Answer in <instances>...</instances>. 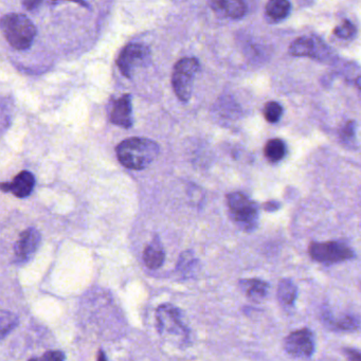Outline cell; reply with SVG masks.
I'll return each instance as SVG.
<instances>
[{
    "label": "cell",
    "instance_id": "obj_13",
    "mask_svg": "<svg viewBox=\"0 0 361 361\" xmlns=\"http://www.w3.org/2000/svg\"><path fill=\"white\" fill-rule=\"evenodd\" d=\"M166 259V253L164 247L159 241L158 237H155L153 242L146 246L143 253V261L150 269H157L162 267Z\"/></svg>",
    "mask_w": 361,
    "mask_h": 361
},
{
    "label": "cell",
    "instance_id": "obj_26",
    "mask_svg": "<svg viewBox=\"0 0 361 361\" xmlns=\"http://www.w3.org/2000/svg\"><path fill=\"white\" fill-rule=\"evenodd\" d=\"M346 354H348V358L352 361H360V354L358 351L356 350H346Z\"/></svg>",
    "mask_w": 361,
    "mask_h": 361
},
{
    "label": "cell",
    "instance_id": "obj_25",
    "mask_svg": "<svg viewBox=\"0 0 361 361\" xmlns=\"http://www.w3.org/2000/svg\"><path fill=\"white\" fill-rule=\"evenodd\" d=\"M43 361H65V355L61 351H49L45 354Z\"/></svg>",
    "mask_w": 361,
    "mask_h": 361
},
{
    "label": "cell",
    "instance_id": "obj_1",
    "mask_svg": "<svg viewBox=\"0 0 361 361\" xmlns=\"http://www.w3.org/2000/svg\"><path fill=\"white\" fill-rule=\"evenodd\" d=\"M120 164L131 170H144L156 160L160 153L157 142L148 138H129L115 148Z\"/></svg>",
    "mask_w": 361,
    "mask_h": 361
},
{
    "label": "cell",
    "instance_id": "obj_27",
    "mask_svg": "<svg viewBox=\"0 0 361 361\" xmlns=\"http://www.w3.org/2000/svg\"><path fill=\"white\" fill-rule=\"evenodd\" d=\"M278 203H276V201H270V203H267L265 205V209L268 210V211H274V210L278 209Z\"/></svg>",
    "mask_w": 361,
    "mask_h": 361
},
{
    "label": "cell",
    "instance_id": "obj_28",
    "mask_svg": "<svg viewBox=\"0 0 361 361\" xmlns=\"http://www.w3.org/2000/svg\"><path fill=\"white\" fill-rule=\"evenodd\" d=\"M98 361H108L107 360L106 355H105L103 351H100V352L98 353Z\"/></svg>",
    "mask_w": 361,
    "mask_h": 361
},
{
    "label": "cell",
    "instance_id": "obj_29",
    "mask_svg": "<svg viewBox=\"0 0 361 361\" xmlns=\"http://www.w3.org/2000/svg\"><path fill=\"white\" fill-rule=\"evenodd\" d=\"M30 361H43V360H38V359H31Z\"/></svg>",
    "mask_w": 361,
    "mask_h": 361
},
{
    "label": "cell",
    "instance_id": "obj_7",
    "mask_svg": "<svg viewBox=\"0 0 361 361\" xmlns=\"http://www.w3.org/2000/svg\"><path fill=\"white\" fill-rule=\"evenodd\" d=\"M157 325L160 334H172V335L187 336V330L181 321L180 311L170 304L159 306L156 313Z\"/></svg>",
    "mask_w": 361,
    "mask_h": 361
},
{
    "label": "cell",
    "instance_id": "obj_5",
    "mask_svg": "<svg viewBox=\"0 0 361 361\" xmlns=\"http://www.w3.org/2000/svg\"><path fill=\"white\" fill-rule=\"evenodd\" d=\"M309 255L315 261L325 264L340 263L355 257L353 249L340 242L311 243Z\"/></svg>",
    "mask_w": 361,
    "mask_h": 361
},
{
    "label": "cell",
    "instance_id": "obj_20",
    "mask_svg": "<svg viewBox=\"0 0 361 361\" xmlns=\"http://www.w3.org/2000/svg\"><path fill=\"white\" fill-rule=\"evenodd\" d=\"M282 115H283V107L280 103L276 102V101L266 103L265 107H264V117L267 122H278Z\"/></svg>",
    "mask_w": 361,
    "mask_h": 361
},
{
    "label": "cell",
    "instance_id": "obj_11",
    "mask_svg": "<svg viewBox=\"0 0 361 361\" xmlns=\"http://www.w3.org/2000/svg\"><path fill=\"white\" fill-rule=\"evenodd\" d=\"M41 233L34 228L27 229L20 234L15 245V259L17 263H26L31 259L41 244Z\"/></svg>",
    "mask_w": 361,
    "mask_h": 361
},
{
    "label": "cell",
    "instance_id": "obj_22",
    "mask_svg": "<svg viewBox=\"0 0 361 361\" xmlns=\"http://www.w3.org/2000/svg\"><path fill=\"white\" fill-rule=\"evenodd\" d=\"M332 325L335 327L336 330H339V331H355V330L358 329L359 320L357 318L353 317V316H346V317L338 320L337 323H332Z\"/></svg>",
    "mask_w": 361,
    "mask_h": 361
},
{
    "label": "cell",
    "instance_id": "obj_2",
    "mask_svg": "<svg viewBox=\"0 0 361 361\" xmlns=\"http://www.w3.org/2000/svg\"><path fill=\"white\" fill-rule=\"evenodd\" d=\"M0 29L8 43L16 50L30 48L36 35V28L32 20L20 13L3 16L0 20Z\"/></svg>",
    "mask_w": 361,
    "mask_h": 361
},
{
    "label": "cell",
    "instance_id": "obj_23",
    "mask_svg": "<svg viewBox=\"0 0 361 361\" xmlns=\"http://www.w3.org/2000/svg\"><path fill=\"white\" fill-rule=\"evenodd\" d=\"M194 263H196V259L194 257L193 253L187 251L181 255L177 267L183 274V272L190 271L191 267H193Z\"/></svg>",
    "mask_w": 361,
    "mask_h": 361
},
{
    "label": "cell",
    "instance_id": "obj_9",
    "mask_svg": "<svg viewBox=\"0 0 361 361\" xmlns=\"http://www.w3.org/2000/svg\"><path fill=\"white\" fill-rule=\"evenodd\" d=\"M290 55L292 57H311V59L323 61L329 59V48L315 37L301 36L292 43Z\"/></svg>",
    "mask_w": 361,
    "mask_h": 361
},
{
    "label": "cell",
    "instance_id": "obj_8",
    "mask_svg": "<svg viewBox=\"0 0 361 361\" xmlns=\"http://www.w3.org/2000/svg\"><path fill=\"white\" fill-rule=\"evenodd\" d=\"M284 348L295 358L307 359L315 351V337L309 329L292 332L286 337Z\"/></svg>",
    "mask_w": 361,
    "mask_h": 361
},
{
    "label": "cell",
    "instance_id": "obj_3",
    "mask_svg": "<svg viewBox=\"0 0 361 361\" xmlns=\"http://www.w3.org/2000/svg\"><path fill=\"white\" fill-rule=\"evenodd\" d=\"M229 212L237 226L243 230H255L259 224V207L248 196L234 192L227 196Z\"/></svg>",
    "mask_w": 361,
    "mask_h": 361
},
{
    "label": "cell",
    "instance_id": "obj_10",
    "mask_svg": "<svg viewBox=\"0 0 361 361\" xmlns=\"http://www.w3.org/2000/svg\"><path fill=\"white\" fill-rule=\"evenodd\" d=\"M109 120L113 125L123 129L133 127V107H132V97L129 94H125L121 98L113 101L109 111Z\"/></svg>",
    "mask_w": 361,
    "mask_h": 361
},
{
    "label": "cell",
    "instance_id": "obj_17",
    "mask_svg": "<svg viewBox=\"0 0 361 361\" xmlns=\"http://www.w3.org/2000/svg\"><path fill=\"white\" fill-rule=\"evenodd\" d=\"M297 286L292 280L284 278L281 281L278 288V299L281 304L285 307H292L297 298Z\"/></svg>",
    "mask_w": 361,
    "mask_h": 361
},
{
    "label": "cell",
    "instance_id": "obj_14",
    "mask_svg": "<svg viewBox=\"0 0 361 361\" xmlns=\"http://www.w3.org/2000/svg\"><path fill=\"white\" fill-rule=\"evenodd\" d=\"M292 10V3L286 0H272L266 5L265 15L270 22H280L288 18Z\"/></svg>",
    "mask_w": 361,
    "mask_h": 361
},
{
    "label": "cell",
    "instance_id": "obj_18",
    "mask_svg": "<svg viewBox=\"0 0 361 361\" xmlns=\"http://www.w3.org/2000/svg\"><path fill=\"white\" fill-rule=\"evenodd\" d=\"M286 152L285 142L276 138L269 140L264 148V155L270 162H281L285 157Z\"/></svg>",
    "mask_w": 361,
    "mask_h": 361
},
{
    "label": "cell",
    "instance_id": "obj_19",
    "mask_svg": "<svg viewBox=\"0 0 361 361\" xmlns=\"http://www.w3.org/2000/svg\"><path fill=\"white\" fill-rule=\"evenodd\" d=\"M17 325V316L10 311H0V340L11 333Z\"/></svg>",
    "mask_w": 361,
    "mask_h": 361
},
{
    "label": "cell",
    "instance_id": "obj_21",
    "mask_svg": "<svg viewBox=\"0 0 361 361\" xmlns=\"http://www.w3.org/2000/svg\"><path fill=\"white\" fill-rule=\"evenodd\" d=\"M357 29L354 24L350 22V20H344L339 26L336 27L334 33L336 36L339 37L341 39H351L356 34Z\"/></svg>",
    "mask_w": 361,
    "mask_h": 361
},
{
    "label": "cell",
    "instance_id": "obj_4",
    "mask_svg": "<svg viewBox=\"0 0 361 361\" xmlns=\"http://www.w3.org/2000/svg\"><path fill=\"white\" fill-rule=\"evenodd\" d=\"M199 70V62L193 57H185L177 62L172 76V85L177 98L187 103L193 92L195 76Z\"/></svg>",
    "mask_w": 361,
    "mask_h": 361
},
{
    "label": "cell",
    "instance_id": "obj_15",
    "mask_svg": "<svg viewBox=\"0 0 361 361\" xmlns=\"http://www.w3.org/2000/svg\"><path fill=\"white\" fill-rule=\"evenodd\" d=\"M239 284L246 296L255 302L263 300L267 295L268 288H269V285L266 282L257 280V278L243 280L239 282Z\"/></svg>",
    "mask_w": 361,
    "mask_h": 361
},
{
    "label": "cell",
    "instance_id": "obj_6",
    "mask_svg": "<svg viewBox=\"0 0 361 361\" xmlns=\"http://www.w3.org/2000/svg\"><path fill=\"white\" fill-rule=\"evenodd\" d=\"M150 50L142 44L127 45L118 57L117 65L120 71L127 78H132L134 72L148 65Z\"/></svg>",
    "mask_w": 361,
    "mask_h": 361
},
{
    "label": "cell",
    "instance_id": "obj_16",
    "mask_svg": "<svg viewBox=\"0 0 361 361\" xmlns=\"http://www.w3.org/2000/svg\"><path fill=\"white\" fill-rule=\"evenodd\" d=\"M215 9L222 11L228 17L237 20L242 18L247 13L246 3L239 0H225V1H216L213 3Z\"/></svg>",
    "mask_w": 361,
    "mask_h": 361
},
{
    "label": "cell",
    "instance_id": "obj_24",
    "mask_svg": "<svg viewBox=\"0 0 361 361\" xmlns=\"http://www.w3.org/2000/svg\"><path fill=\"white\" fill-rule=\"evenodd\" d=\"M355 131H356V123L354 121L346 123L341 132V137L344 138V141L354 142V138L356 136Z\"/></svg>",
    "mask_w": 361,
    "mask_h": 361
},
{
    "label": "cell",
    "instance_id": "obj_12",
    "mask_svg": "<svg viewBox=\"0 0 361 361\" xmlns=\"http://www.w3.org/2000/svg\"><path fill=\"white\" fill-rule=\"evenodd\" d=\"M35 185V177L28 171H22L12 183H0V190L11 192L18 198H24L32 193Z\"/></svg>",
    "mask_w": 361,
    "mask_h": 361
}]
</instances>
